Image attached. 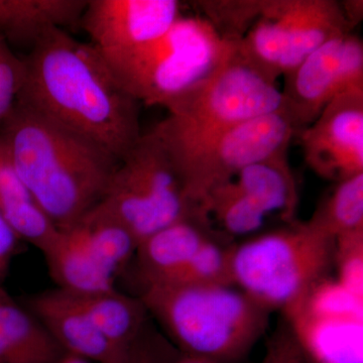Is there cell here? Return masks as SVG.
I'll list each match as a JSON object with an SVG mask.
<instances>
[{
	"instance_id": "6da1fadb",
	"label": "cell",
	"mask_w": 363,
	"mask_h": 363,
	"mask_svg": "<svg viewBox=\"0 0 363 363\" xmlns=\"http://www.w3.org/2000/svg\"><path fill=\"white\" fill-rule=\"evenodd\" d=\"M18 102L84 136L123 161L143 133L140 102L89 44L54 28L26 57Z\"/></svg>"
},
{
	"instance_id": "7a4b0ae2",
	"label": "cell",
	"mask_w": 363,
	"mask_h": 363,
	"mask_svg": "<svg viewBox=\"0 0 363 363\" xmlns=\"http://www.w3.org/2000/svg\"><path fill=\"white\" fill-rule=\"evenodd\" d=\"M0 138L18 176L60 230L101 201L118 167L104 147L16 101Z\"/></svg>"
},
{
	"instance_id": "3957f363",
	"label": "cell",
	"mask_w": 363,
	"mask_h": 363,
	"mask_svg": "<svg viewBox=\"0 0 363 363\" xmlns=\"http://www.w3.org/2000/svg\"><path fill=\"white\" fill-rule=\"evenodd\" d=\"M138 298L180 354L214 363L245 357L271 314L233 285L143 284Z\"/></svg>"
},
{
	"instance_id": "277c9868",
	"label": "cell",
	"mask_w": 363,
	"mask_h": 363,
	"mask_svg": "<svg viewBox=\"0 0 363 363\" xmlns=\"http://www.w3.org/2000/svg\"><path fill=\"white\" fill-rule=\"evenodd\" d=\"M283 106L277 83L252 70L233 51L209 75L164 105L168 116L152 130L181 178L215 138L241 121Z\"/></svg>"
},
{
	"instance_id": "5b68a950",
	"label": "cell",
	"mask_w": 363,
	"mask_h": 363,
	"mask_svg": "<svg viewBox=\"0 0 363 363\" xmlns=\"http://www.w3.org/2000/svg\"><path fill=\"white\" fill-rule=\"evenodd\" d=\"M335 238L309 221L229 248L231 283L269 312L297 314L334 264Z\"/></svg>"
},
{
	"instance_id": "8992f818",
	"label": "cell",
	"mask_w": 363,
	"mask_h": 363,
	"mask_svg": "<svg viewBox=\"0 0 363 363\" xmlns=\"http://www.w3.org/2000/svg\"><path fill=\"white\" fill-rule=\"evenodd\" d=\"M233 47L202 16H181L156 39L106 64L140 104L164 107L209 75Z\"/></svg>"
},
{
	"instance_id": "52a82bcc",
	"label": "cell",
	"mask_w": 363,
	"mask_h": 363,
	"mask_svg": "<svg viewBox=\"0 0 363 363\" xmlns=\"http://www.w3.org/2000/svg\"><path fill=\"white\" fill-rule=\"evenodd\" d=\"M95 207L125 227L138 245L164 227L195 219L197 213L168 150L152 130L143 133L119 162Z\"/></svg>"
},
{
	"instance_id": "ba28073f",
	"label": "cell",
	"mask_w": 363,
	"mask_h": 363,
	"mask_svg": "<svg viewBox=\"0 0 363 363\" xmlns=\"http://www.w3.org/2000/svg\"><path fill=\"white\" fill-rule=\"evenodd\" d=\"M302 131L285 107L252 117L222 133L181 174L189 201L198 206L216 186L250 164L288 156Z\"/></svg>"
},
{
	"instance_id": "9c48e42d",
	"label": "cell",
	"mask_w": 363,
	"mask_h": 363,
	"mask_svg": "<svg viewBox=\"0 0 363 363\" xmlns=\"http://www.w3.org/2000/svg\"><path fill=\"white\" fill-rule=\"evenodd\" d=\"M284 78V107L303 130L339 94L363 88L362 40L352 33L338 35Z\"/></svg>"
},
{
	"instance_id": "30bf717a",
	"label": "cell",
	"mask_w": 363,
	"mask_h": 363,
	"mask_svg": "<svg viewBox=\"0 0 363 363\" xmlns=\"http://www.w3.org/2000/svg\"><path fill=\"white\" fill-rule=\"evenodd\" d=\"M307 166L326 180L363 173V88L334 98L298 135Z\"/></svg>"
},
{
	"instance_id": "8fae6325",
	"label": "cell",
	"mask_w": 363,
	"mask_h": 363,
	"mask_svg": "<svg viewBox=\"0 0 363 363\" xmlns=\"http://www.w3.org/2000/svg\"><path fill=\"white\" fill-rule=\"evenodd\" d=\"M181 16L177 0H87L80 26L108 64L156 39Z\"/></svg>"
},
{
	"instance_id": "7c38bea8",
	"label": "cell",
	"mask_w": 363,
	"mask_h": 363,
	"mask_svg": "<svg viewBox=\"0 0 363 363\" xmlns=\"http://www.w3.org/2000/svg\"><path fill=\"white\" fill-rule=\"evenodd\" d=\"M284 47L283 76L338 35L351 33L340 4L334 0H266Z\"/></svg>"
},
{
	"instance_id": "4fadbf2b",
	"label": "cell",
	"mask_w": 363,
	"mask_h": 363,
	"mask_svg": "<svg viewBox=\"0 0 363 363\" xmlns=\"http://www.w3.org/2000/svg\"><path fill=\"white\" fill-rule=\"evenodd\" d=\"M26 307L68 354L91 363H125L128 352L117 348L91 321L72 294L45 291L28 298Z\"/></svg>"
},
{
	"instance_id": "5bb4252c",
	"label": "cell",
	"mask_w": 363,
	"mask_h": 363,
	"mask_svg": "<svg viewBox=\"0 0 363 363\" xmlns=\"http://www.w3.org/2000/svg\"><path fill=\"white\" fill-rule=\"evenodd\" d=\"M86 6L87 0H0V37L30 51L49 30L80 26Z\"/></svg>"
},
{
	"instance_id": "9a60e30c",
	"label": "cell",
	"mask_w": 363,
	"mask_h": 363,
	"mask_svg": "<svg viewBox=\"0 0 363 363\" xmlns=\"http://www.w3.org/2000/svg\"><path fill=\"white\" fill-rule=\"evenodd\" d=\"M65 354L33 313L0 286V363H57Z\"/></svg>"
},
{
	"instance_id": "2e32d148",
	"label": "cell",
	"mask_w": 363,
	"mask_h": 363,
	"mask_svg": "<svg viewBox=\"0 0 363 363\" xmlns=\"http://www.w3.org/2000/svg\"><path fill=\"white\" fill-rule=\"evenodd\" d=\"M43 255L60 290L92 295L116 289V274L91 252L73 229L60 230L58 238Z\"/></svg>"
},
{
	"instance_id": "e0dca14e",
	"label": "cell",
	"mask_w": 363,
	"mask_h": 363,
	"mask_svg": "<svg viewBox=\"0 0 363 363\" xmlns=\"http://www.w3.org/2000/svg\"><path fill=\"white\" fill-rule=\"evenodd\" d=\"M286 321L311 363H362V319L301 312Z\"/></svg>"
},
{
	"instance_id": "ac0fdd59",
	"label": "cell",
	"mask_w": 363,
	"mask_h": 363,
	"mask_svg": "<svg viewBox=\"0 0 363 363\" xmlns=\"http://www.w3.org/2000/svg\"><path fill=\"white\" fill-rule=\"evenodd\" d=\"M209 224L186 219L160 229L138 245L135 257L143 284L166 281L210 238Z\"/></svg>"
},
{
	"instance_id": "d6986e66",
	"label": "cell",
	"mask_w": 363,
	"mask_h": 363,
	"mask_svg": "<svg viewBox=\"0 0 363 363\" xmlns=\"http://www.w3.org/2000/svg\"><path fill=\"white\" fill-rule=\"evenodd\" d=\"M0 214L21 240L44 252L60 229L43 211L18 176L4 143L0 138Z\"/></svg>"
},
{
	"instance_id": "ffe728a7",
	"label": "cell",
	"mask_w": 363,
	"mask_h": 363,
	"mask_svg": "<svg viewBox=\"0 0 363 363\" xmlns=\"http://www.w3.org/2000/svg\"><path fill=\"white\" fill-rule=\"evenodd\" d=\"M233 179L267 216L279 214L288 223L296 220L298 188L288 156L250 164Z\"/></svg>"
},
{
	"instance_id": "44dd1931",
	"label": "cell",
	"mask_w": 363,
	"mask_h": 363,
	"mask_svg": "<svg viewBox=\"0 0 363 363\" xmlns=\"http://www.w3.org/2000/svg\"><path fill=\"white\" fill-rule=\"evenodd\" d=\"M72 295L98 330L124 352L131 350L147 328L149 313L140 298L124 295L116 289L92 295Z\"/></svg>"
},
{
	"instance_id": "7402d4cb",
	"label": "cell",
	"mask_w": 363,
	"mask_h": 363,
	"mask_svg": "<svg viewBox=\"0 0 363 363\" xmlns=\"http://www.w3.org/2000/svg\"><path fill=\"white\" fill-rule=\"evenodd\" d=\"M70 228L116 276L135 257L138 243L133 234L97 208L91 209Z\"/></svg>"
},
{
	"instance_id": "603a6c76",
	"label": "cell",
	"mask_w": 363,
	"mask_h": 363,
	"mask_svg": "<svg viewBox=\"0 0 363 363\" xmlns=\"http://www.w3.org/2000/svg\"><path fill=\"white\" fill-rule=\"evenodd\" d=\"M197 207L200 220L209 223L213 217L222 230L231 235H247L259 230L267 217L233 179L210 190Z\"/></svg>"
},
{
	"instance_id": "cb8c5ba5",
	"label": "cell",
	"mask_w": 363,
	"mask_h": 363,
	"mask_svg": "<svg viewBox=\"0 0 363 363\" xmlns=\"http://www.w3.org/2000/svg\"><path fill=\"white\" fill-rule=\"evenodd\" d=\"M308 221L334 238L363 230V173L337 182Z\"/></svg>"
},
{
	"instance_id": "d4e9b609",
	"label": "cell",
	"mask_w": 363,
	"mask_h": 363,
	"mask_svg": "<svg viewBox=\"0 0 363 363\" xmlns=\"http://www.w3.org/2000/svg\"><path fill=\"white\" fill-rule=\"evenodd\" d=\"M229 248L222 247L210 236L180 271L160 283L187 286L233 285Z\"/></svg>"
},
{
	"instance_id": "484cf974",
	"label": "cell",
	"mask_w": 363,
	"mask_h": 363,
	"mask_svg": "<svg viewBox=\"0 0 363 363\" xmlns=\"http://www.w3.org/2000/svg\"><path fill=\"white\" fill-rule=\"evenodd\" d=\"M264 4V0H207L195 6L222 40L235 44L259 18Z\"/></svg>"
},
{
	"instance_id": "4316f807",
	"label": "cell",
	"mask_w": 363,
	"mask_h": 363,
	"mask_svg": "<svg viewBox=\"0 0 363 363\" xmlns=\"http://www.w3.org/2000/svg\"><path fill=\"white\" fill-rule=\"evenodd\" d=\"M301 312L313 316L362 319V300L344 288L338 281L327 279L310 294L298 313Z\"/></svg>"
},
{
	"instance_id": "83f0119b",
	"label": "cell",
	"mask_w": 363,
	"mask_h": 363,
	"mask_svg": "<svg viewBox=\"0 0 363 363\" xmlns=\"http://www.w3.org/2000/svg\"><path fill=\"white\" fill-rule=\"evenodd\" d=\"M334 264L339 283L362 300L363 230L335 238Z\"/></svg>"
},
{
	"instance_id": "f1b7e54d",
	"label": "cell",
	"mask_w": 363,
	"mask_h": 363,
	"mask_svg": "<svg viewBox=\"0 0 363 363\" xmlns=\"http://www.w3.org/2000/svg\"><path fill=\"white\" fill-rule=\"evenodd\" d=\"M26 77L23 58L0 37V123L13 108Z\"/></svg>"
},
{
	"instance_id": "f546056e",
	"label": "cell",
	"mask_w": 363,
	"mask_h": 363,
	"mask_svg": "<svg viewBox=\"0 0 363 363\" xmlns=\"http://www.w3.org/2000/svg\"><path fill=\"white\" fill-rule=\"evenodd\" d=\"M260 363H311L290 324L285 322L267 340Z\"/></svg>"
},
{
	"instance_id": "4dcf8cb0",
	"label": "cell",
	"mask_w": 363,
	"mask_h": 363,
	"mask_svg": "<svg viewBox=\"0 0 363 363\" xmlns=\"http://www.w3.org/2000/svg\"><path fill=\"white\" fill-rule=\"evenodd\" d=\"M176 357L164 344L150 340L145 331L131 347L125 363H169Z\"/></svg>"
},
{
	"instance_id": "1f68e13d",
	"label": "cell",
	"mask_w": 363,
	"mask_h": 363,
	"mask_svg": "<svg viewBox=\"0 0 363 363\" xmlns=\"http://www.w3.org/2000/svg\"><path fill=\"white\" fill-rule=\"evenodd\" d=\"M20 238L0 214V286L4 284Z\"/></svg>"
},
{
	"instance_id": "d6a6232c",
	"label": "cell",
	"mask_w": 363,
	"mask_h": 363,
	"mask_svg": "<svg viewBox=\"0 0 363 363\" xmlns=\"http://www.w3.org/2000/svg\"><path fill=\"white\" fill-rule=\"evenodd\" d=\"M344 18L347 21L350 30H352L354 26L362 20L363 16V1L362 0H347L340 4Z\"/></svg>"
},
{
	"instance_id": "836d02e7",
	"label": "cell",
	"mask_w": 363,
	"mask_h": 363,
	"mask_svg": "<svg viewBox=\"0 0 363 363\" xmlns=\"http://www.w3.org/2000/svg\"><path fill=\"white\" fill-rule=\"evenodd\" d=\"M169 363H214L208 362V360L200 359V358L185 357V355L179 354L177 355L173 360H171Z\"/></svg>"
}]
</instances>
